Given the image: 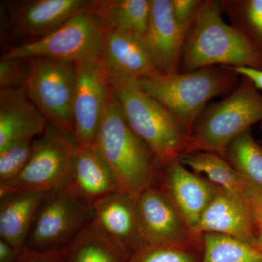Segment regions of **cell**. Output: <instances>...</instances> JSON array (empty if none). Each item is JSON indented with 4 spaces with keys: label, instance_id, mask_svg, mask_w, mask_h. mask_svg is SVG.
<instances>
[{
    "label": "cell",
    "instance_id": "6da1fadb",
    "mask_svg": "<svg viewBox=\"0 0 262 262\" xmlns=\"http://www.w3.org/2000/svg\"><path fill=\"white\" fill-rule=\"evenodd\" d=\"M95 144L111 168L120 192L136 201L148 189L159 185L163 165L131 129L111 91Z\"/></svg>",
    "mask_w": 262,
    "mask_h": 262
},
{
    "label": "cell",
    "instance_id": "f546056e",
    "mask_svg": "<svg viewBox=\"0 0 262 262\" xmlns=\"http://www.w3.org/2000/svg\"><path fill=\"white\" fill-rule=\"evenodd\" d=\"M201 2V0H171L174 19L186 34L195 18Z\"/></svg>",
    "mask_w": 262,
    "mask_h": 262
},
{
    "label": "cell",
    "instance_id": "5b68a950",
    "mask_svg": "<svg viewBox=\"0 0 262 262\" xmlns=\"http://www.w3.org/2000/svg\"><path fill=\"white\" fill-rule=\"evenodd\" d=\"M261 122L262 94L251 80L241 77L237 89L220 102L208 105L196 120L192 153L205 151L225 159L229 143Z\"/></svg>",
    "mask_w": 262,
    "mask_h": 262
},
{
    "label": "cell",
    "instance_id": "3957f363",
    "mask_svg": "<svg viewBox=\"0 0 262 262\" xmlns=\"http://www.w3.org/2000/svg\"><path fill=\"white\" fill-rule=\"evenodd\" d=\"M106 78L131 129L152 150L163 166L192 153L191 133L144 92L137 80L107 76Z\"/></svg>",
    "mask_w": 262,
    "mask_h": 262
},
{
    "label": "cell",
    "instance_id": "52a82bcc",
    "mask_svg": "<svg viewBox=\"0 0 262 262\" xmlns=\"http://www.w3.org/2000/svg\"><path fill=\"white\" fill-rule=\"evenodd\" d=\"M93 204L68 187L47 193L38 210L24 249L61 248L93 221Z\"/></svg>",
    "mask_w": 262,
    "mask_h": 262
},
{
    "label": "cell",
    "instance_id": "4dcf8cb0",
    "mask_svg": "<svg viewBox=\"0 0 262 262\" xmlns=\"http://www.w3.org/2000/svg\"><path fill=\"white\" fill-rule=\"evenodd\" d=\"M15 262H67L61 248L32 251L23 249Z\"/></svg>",
    "mask_w": 262,
    "mask_h": 262
},
{
    "label": "cell",
    "instance_id": "2e32d148",
    "mask_svg": "<svg viewBox=\"0 0 262 262\" xmlns=\"http://www.w3.org/2000/svg\"><path fill=\"white\" fill-rule=\"evenodd\" d=\"M256 227L246 200L219 187L216 194L193 230L196 238L205 233L225 234L254 246Z\"/></svg>",
    "mask_w": 262,
    "mask_h": 262
},
{
    "label": "cell",
    "instance_id": "4fadbf2b",
    "mask_svg": "<svg viewBox=\"0 0 262 262\" xmlns=\"http://www.w3.org/2000/svg\"><path fill=\"white\" fill-rule=\"evenodd\" d=\"M186 35L174 19L171 0H151L149 23L141 42L160 73L180 71Z\"/></svg>",
    "mask_w": 262,
    "mask_h": 262
},
{
    "label": "cell",
    "instance_id": "9a60e30c",
    "mask_svg": "<svg viewBox=\"0 0 262 262\" xmlns=\"http://www.w3.org/2000/svg\"><path fill=\"white\" fill-rule=\"evenodd\" d=\"M160 185L192 232L219 188L203 176L189 170L179 160L163 166Z\"/></svg>",
    "mask_w": 262,
    "mask_h": 262
},
{
    "label": "cell",
    "instance_id": "4316f807",
    "mask_svg": "<svg viewBox=\"0 0 262 262\" xmlns=\"http://www.w3.org/2000/svg\"><path fill=\"white\" fill-rule=\"evenodd\" d=\"M203 248L196 246H146L129 262H201Z\"/></svg>",
    "mask_w": 262,
    "mask_h": 262
},
{
    "label": "cell",
    "instance_id": "ffe728a7",
    "mask_svg": "<svg viewBox=\"0 0 262 262\" xmlns=\"http://www.w3.org/2000/svg\"><path fill=\"white\" fill-rule=\"evenodd\" d=\"M151 3V0H91L87 11L101 30L141 39L149 23Z\"/></svg>",
    "mask_w": 262,
    "mask_h": 262
},
{
    "label": "cell",
    "instance_id": "f1b7e54d",
    "mask_svg": "<svg viewBox=\"0 0 262 262\" xmlns=\"http://www.w3.org/2000/svg\"><path fill=\"white\" fill-rule=\"evenodd\" d=\"M30 70L29 58H1L0 88L1 89L24 88Z\"/></svg>",
    "mask_w": 262,
    "mask_h": 262
},
{
    "label": "cell",
    "instance_id": "7a4b0ae2",
    "mask_svg": "<svg viewBox=\"0 0 262 262\" xmlns=\"http://www.w3.org/2000/svg\"><path fill=\"white\" fill-rule=\"evenodd\" d=\"M220 0H202L188 31L181 72L224 67L262 70V56L237 28L226 23Z\"/></svg>",
    "mask_w": 262,
    "mask_h": 262
},
{
    "label": "cell",
    "instance_id": "836d02e7",
    "mask_svg": "<svg viewBox=\"0 0 262 262\" xmlns=\"http://www.w3.org/2000/svg\"><path fill=\"white\" fill-rule=\"evenodd\" d=\"M21 251L0 239V262L16 261Z\"/></svg>",
    "mask_w": 262,
    "mask_h": 262
},
{
    "label": "cell",
    "instance_id": "44dd1931",
    "mask_svg": "<svg viewBox=\"0 0 262 262\" xmlns=\"http://www.w3.org/2000/svg\"><path fill=\"white\" fill-rule=\"evenodd\" d=\"M46 194L14 192L0 196V239L23 250Z\"/></svg>",
    "mask_w": 262,
    "mask_h": 262
},
{
    "label": "cell",
    "instance_id": "5bb4252c",
    "mask_svg": "<svg viewBox=\"0 0 262 262\" xmlns=\"http://www.w3.org/2000/svg\"><path fill=\"white\" fill-rule=\"evenodd\" d=\"M93 222L127 256L146 246L136 201L120 191L93 203Z\"/></svg>",
    "mask_w": 262,
    "mask_h": 262
},
{
    "label": "cell",
    "instance_id": "e0dca14e",
    "mask_svg": "<svg viewBox=\"0 0 262 262\" xmlns=\"http://www.w3.org/2000/svg\"><path fill=\"white\" fill-rule=\"evenodd\" d=\"M48 125L24 88L0 89V149L18 141L34 140Z\"/></svg>",
    "mask_w": 262,
    "mask_h": 262
},
{
    "label": "cell",
    "instance_id": "d6986e66",
    "mask_svg": "<svg viewBox=\"0 0 262 262\" xmlns=\"http://www.w3.org/2000/svg\"><path fill=\"white\" fill-rule=\"evenodd\" d=\"M68 187L91 203L118 192L116 179L96 144H77L71 164Z\"/></svg>",
    "mask_w": 262,
    "mask_h": 262
},
{
    "label": "cell",
    "instance_id": "cb8c5ba5",
    "mask_svg": "<svg viewBox=\"0 0 262 262\" xmlns=\"http://www.w3.org/2000/svg\"><path fill=\"white\" fill-rule=\"evenodd\" d=\"M225 159L262 195V146L247 130L229 143Z\"/></svg>",
    "mask_w": 262,
    "mask_h": 262
},
{
    "label": "cell",
    "instance_id": "277c9868",
    "mask_svg": "<svg viewBox=\"0 0 262 262\" xmlns=\"http://www.w3.org/2000/svg\"><path fill=\"white\" fill-rule=\"evenodd\" d=\"M241 80V76L232 67L216 66L190 72L160 73L137 82L144 92L161 103L192 134L208 102L232 94Z\"/></svg>",
    "mask_w": 262,
    "mask_h": 262
},
{
    "label": "cell",
    "instance_id": "ba28073f",
    "mask_svg": "<svg viewBox=\"0 0 262 262\" xmlns=\"http://www.w3.org/2000/svg\"><path fill=\"white\" fill-rule=\"evenodd\" d=\"M29 59L30 73L24 87L27 94L50 124L73 138L76 63L41 57Z\"/></svg>",
    "mask_w": 262,
    "mask_h": 262
},
{
    "label": "cell",
    "instance_id": "603a6c76",
    "mask_svg": "<svg viewBox=\"0 0 262 262\" xmlns=\"http://www.w3.org/2000/svg\"><path fill=\"white\" fill-rule=\"evenodd\" d=\"M181 163L189 170L203 176L215 185L246 200L252 187L225 158L213 153L196 151L182 157Z\"/></svg>",
    "mask_w": 262,
    "mask_h": 262
},
{
    "label": "cell",
    "instance_id": "8fae6325",
    "mask_svg": "<svg viewBox=\"0 0 262 262\" xmlns=\"http://www.w3.org/2000/svg\"><path fill=\"white\" fill-rule=\"evenodd\" d=\"M106 75L98 60L76 63L72 117L77 144H95L110 97Z\"/></svg>",
    "mask_w": 262,
    "mask_h": 262
},
{
    "label": "cell",
    "instance_id": "1f68e13d",
    "mask_svg": "<svg viewBox=\"0 0 262 262\" xmlns=\"http://www.w3.org/2000/svg\"><path fill=\"white\" fill-rule=\"evenodd\" d=\"M246 202L251 210L256 227L262 225V195L256 192L251 193L246 198Z\"/></svg>",
    "mask_w": 262,
    "mask_h": 262
},
{
    "label": "cell",
    "instance_id": "d4e9b609",
    "mask_svg": "<svg viewBox=\"0 0 262 262\" xmlns=\"http://www.w3.org/2000/svg\"><path fill=\"white\" fill-rule=\"evenodd\" d=\"M201 262H262V251L238 239L205 233Z\"/></svg>",
    "mask_w": 262,
    "mask_h": 262
},
{
    "label": "cell",
    "instance_id": "8992f818",
    "mask_svg": "<svg viewBox=\"0 0 262 262\" xmlns=\"http://www.w3.org/2000/svg\"><path fill=\"white\" fill-rule=\"evenodd\" d=\"M76 141L49 123L33 141L30 159L16 179L0 185V196L14 192L47 194L69 182Z\"/></svg>",
    "mask_w": 262,
    "mask_h": 262
},
{
    "label": "cell",
    "instance_id": "e575fe53",
    "mask_svg": "<svg viewBox=\"0 0 262 262\" xmlns=\"http://www.w3.org/2000/svg\"><path fill=\"white\" fill-rule=\"evenodd\" d=\"M255 248H257L260 251H262V225L256 227Z\"/></svg>",
    "mask_w": 262,
    "mask_h": 262
},
{
    "label": "cell",
    "instance_id": "484cf974",
    "mask_svg": "<svg viewBox=\"0 0 262 262\" xmlns=\"http://www.w3.org/2000/svg\"><path fill=\"white\" fill-rule=\"evenodd\" d=\"M224 13L262 56V0H222Z\"/></svg>",
    "mask_w": 262,
    "mask_h": 262
},
{
    "label": "cell",
    "instance_id": "7402d4cb",
    "mask_svg": "<svg viewBox=\"0 0 262 262\" xmlns=\"http://www.w3.org/2000/svg\"><path fill=\"white\" fill-rule=\"evenodd\" d=\"M67 262H129L130 256L91 222L61 248Z\"/></svg>",
    "mask_w": 262,
    "mask_h": 262
},
{
    "label": "cell",
    "instance_id": "7c38bea8",
    "mask_svg": "<svg viewBox=\"0 0 262 262\" xmlns=\"http://www.w3.org/2000/svg\"><path fill=\"white\" fill-rule=\"evenodd\" d=\"M89 3L87 0L13 2L7 5L6 20L13 34L24 37V43L30 42L48 35L87 10Z\"/></svg>",
    "mask_w": 262,
    "mask_h": 262
},
{
    "label": "cell",
    "instance_id": "30bf717a",
    "mask_svg": "<svg viewBox=\"0 0 262 262\" xmlns=\"http://www.w3.org/2000/svg\"><path fill=\"white\" fill-rule=\"evenodd\" d=\"M136 208L146 246H196L203 248L180 212L160 185L142 193Z\"/></svg>",
    "mask_w": 262,
    "mask_h": 262
},
{
    "label": "cell",
    "instance_id": "9c48e42d",
    "mask_svg": "<svg viewBox=\"0 0 262 262\" xmlns=\"http://www.w3.org/2000/svg\"><path fill=\"white\" fill-rule=\"evenodd\" d=\"M103 40L102 30L84 10L40 39L8 48L2 58L41 57L75 63L94 61L99 58Z\"/></svg>",
    "mask_w": 262,
    "mask_h": 262
},
{
    "label": "cell",
    "instance_id": "ac0fdd59",
    "mask_svg": "<svg viewBox=\"0 0 262 262\" xmlns=\"http://www.w3.org/2000/svg\"><path fill=\"white\" fill-rule=\"evenodd\" d=\"M102 32L103 46L98 61L105 75L140 80L160 74L141 39L114 31Z\"/></svg>",
    "mask_w": 262,
    "mask_h": 262
},
{
    "label": "cell",
    "instance_id": "d6a6232c",
    "mask_svg": "<svg viewBox=\"0 0 262 262\" xmlns=\"http://www.w3.org/2000/svg\"><path fill=\"white\" fill-rule=\"evenodd\" d=\"M241 77H246L253 82L256 89L262 90V70L254 69L232 68ZM260 129L262 130V122L260 123Z\"/></svg>",
    "mask_w": 262,
    "mask_h": 262
},
{
    "label": "cell",
    "instance_id": "83f0119b",
    "mask_svg": "<svg viewBox=\"0 0 262 262\" xmlns=\"http://www.w3.org/2000/svg\"><path fill=\"white\" fill-rule=\"evenodd\" d=\"M33 141H18L0 149V185L12 182L23 171L32 155Z\"/></svg>",
    "mask_w": 262,
    "mask_h": 262
}]
</instances>
